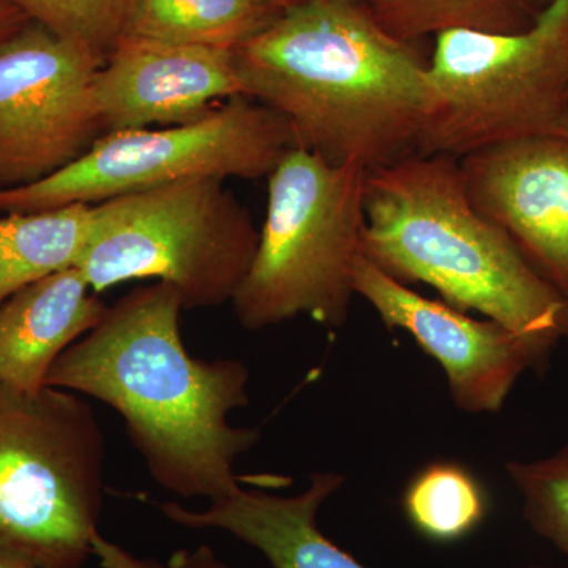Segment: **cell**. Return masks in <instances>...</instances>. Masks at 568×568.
I'll return each instance as SVG.
<instances>
[{
    "instance_id": "1",
    "label": "cell",
    "mask_w": 568,
    "mask_h": 568,
    "mask_svg": "<svg viewBox=\"0 0 568 568\" xmlns=\"http://www.w3.org/2000/svg\"><path fill=\"white\" fill-rule=\"evenodd\" d=\"M182 310L171 284L138 287L59 355L44 387L112 407L156 485L212 503L242 487L235 462L261 433L230 424V414L248 405L250 369L237 358L192 357Z\"/></svg>"
},
{
    "instance_id": "2",
    "label": "cell",
    "mask_w": 568,
    "mask_h": 568,
    "mask_svg": "<svg viewBox=\"0 0 568 568\" xmlns=\"http://www.w3.org/2000/svg\"><path fill=\"white\" fill-rule=\"evenodd\" d=\"M234 55L245 97L325 162L372 171L420 152L435 106L428 63L368 7L298 0Z\"/></svg>"
},
{
    "instance_id": "3",
    "label": "cell",
    "mask_w": 568,
    "mask_h": 568,
    "mask_svg": "<svg viewBox=\"0 0 568 568\" xmlns=\"http://www.w3.org/2000/svg\"><path fill=\"white\" fill-rule=\"evenodd\" d=\"M361 252L406 284L477 312L551 351L568 342V301L470 204L458 159L414 153L366 173Z\"/></svg>"
},
{
    "instance_id": "4",
    "label": "cell",
    "mask_w": 568,
    "mask_h": 568,
    "mask_svg": "<svg viewBox=\"0 0 568 568\" xmlns=\"http://www.w3.org/2000/svg\"><path fill=\"white\" fill-rule=\"evenodd\" d=\"M104 458L102 426L80 396L0 384V560L84 567L102 517Z\"/></svg>"
},
{
    "instance_id": "5",
    "label": "cell",
    "mask_w": 568,
    "mask_h": 568,
    "mask_svg": "<svg viewBox=\"0 0 568 568\" xmlns=\"http://www.w3.org/2000/svg\"><path fill=\"white\" fill-rule=\"evenodd\" d=\"M366 173L362 164H331L298 145L284 153L267 178L256 254L231 302L245 331L297 316L336 331L345 325L362 254Z\"/></svg>"
},
{
    "instance_id": "6",
    "label": "cell",
    "mask_w": 568,
    "mask_h": 568,
    "mask_svg": "<svg viewBox=\"0 0 568 568\" xmlns=\"http://www.w3.org/2000/svg\"><path fill=\"white\" fill-rule=\"evenodd\" d=\"M260 230L223 179L168 183L92 204L77 267L93 293L152 278L183 308L231 304L256 254Z\"/></svg>"
},
{
    "instance_id": "7",
    "label": "cell",
    "mask_w": 568,
    "mask_h": 568,
    "mask_svg": "<svg viewBox=\"0 0 568 568\" xmlns=\"http://www.w3.org/2000/svg\"><path fill=\"white\" fill-rule=\"evenodd\" d=\"M428 74L435 106L418 153L462 159L558 133L568 108V0H547L521 32L439 33Z\"/></svg>"
},
{
    "instance_id": "8",
    "label": "cell",
    "mask_w": 568,
    "mask_h": 568,
    "mask_svg": "<svg viewBox=\"0 0 568 568\" xmlns=\"http://www.w3.org/2000/svg\"><path fill=\"white\" fill-rule=\"evenodd\" d=\"M295 145L278 112L234 97L193 122L104 133L69 166L39 182L0 190V213L99 204L190 179L254 181L268 178Z\"/></svg>"
},
{
    "instance_id": "9",
    "label": "cell",
    "mask_w": 568,
    "mask_h": 568,
    "mask_svg": "<svg viewBox=\"0 0 568 568\" xmlns=\"http://www.w3.org/2000/svg\"><path fill=\"white\" fill-rule=\"evenodd\" d=\"M103 62L36 21L0 41V190L54 174L102 136L92 84Z\"/></svg>"
},
{
    "instance_id": "10",
    "label": "cell",
    "mask_w": 568,
    "mask_h": 568,
    "mask_svg": "<svg viewBox=\"0 0 568 568\" xmlns=\"http://www.w3.org/2000/svg\"><path fill=\"white\" fill-rule=\"evenodd\" d=\"M354 293L375 310L388 331L406 332L435 358L458 409L499 413L519 377L547 365L551 351L495 321L477 320L444 301L425 297L358 256Z\"/></svg>"
},
{
    "instance_id": "11",
    "label": "cell",
    "mask_w": 568,
    "mask_h": 568,
    "mask_svg": "<svg viewBox=\"0 0 568 568\" xmlns=\"http://www.w3.org/2000/svg\"><path fill=\"white\" fill-rule=\"evenodd\" d=\"M458 163L470 204L568 301V140L523 138Z\"/></svg>"
},
{
    "instance_id": "12",
    "label": "cell",
    "mask_w": 568,
    "mask_h": 568,
    "mask_svg": "<svg viewBox=\"0 0 568 568\" xmlns=\"http://www.w3.org/2000/svg\"><path fill=\"white\" fill-rule=\"evenodd\" d=\"M234 97V51L151 40H119L92 84L102 134L193 122Z\"/></svg>"
},
{
    "instance_id": "13",
    "label": "cell",
    "mask_w": 568,
    "mask_h": 568,
    "mask_svg": "<svg viewBox=\"0 0 568 568\" xmlns=\"http://www.w3.org/2000/svg\"><path fill=\"white\" fill-rule=\"evenodd\" d=\"M346 478L313 473L308 487L294 496H275L239 488L212 500L204 510L179 503H153L174 525L189 529H220L261 552L274 568H368L347 555L317 526V515ZM555 568V567H526Z\"/></svg>"
},
{
    "instance_id": "14",
    "label": "cell",
    "mask_w": 568,
    "mask_h": 568,
    "mask_svg": "<svg viewBox=\"0 0 568 568\" xmlns=\"http://www.w3.org/2000/svg\"><path fill=\"white\" fill-rule=\"evenodd\" d=\"M80 267L22 287L0 305V384L36 394L63 351L106 315Z\"/></svg>"
},
{
    "instance_id": "15",
    "label": "cell",
    "mask_w": 568,
    "mask_h": 568,
    "mask_svg": "<svg viewBox=\"0 0 568 568\" xmlns=\"http://www.w3.org/2000/svg\"><path fill=\"white\" fill-rule=\"evenodd\" d=\"M282 11L271 0H130L121 40L235 51Z\"/></svg>"
},
{
    "instance_id": "16",
    "label": "cell",
    "mask_w": 568,
    "mask_h": 568,
    "mask_svg": "<svg viewBox=\"0 0 568 568\" xmlns=\"http://www.w3.org/2000/svg\"><path fill=\"white\" fill-rule=\"evenodd\" d=\"M92 204L0 216V305L22 287L74 267L80 261Z\"/></svg>"
},
{
    "instance_id": "17",
    "label": "cell",
    "mask_w": 568,
    "mask_h": 568,
    "mask_svg": "<svg viewBox=\"0 0 568 568\" xmlns=\"http://www.w3.org/2000/svg\"><path fill=\"white\" fill-rule=\"evenodd\" d=\"M547 0H369L377 24L399 41L448 31L517 33L536 22Z\"/></svg>"
},
{
    "instance_id": "18",
    "label": "cell",
    "mask_w": 568,
    "mask_h": 568,
    "mask_svg": "<svg viewBox=\"0 0 568 568\" xmlns=\"http://www.w3.org/2000/svg\"><path fill=\"white\" fill-rule=\"evenodd\" d=\"M403 510L418 534L437 544H452L484 523L488 496L478 478L459 463H429L406 485Z\"/></svg>"
},
{
    "instance_id": "19",
    "label": "cell",
    "mask_w": 568,
    "mask_h": 568,
    "mask_svg": "<svg viewBox=\"0 0 568 568\" xmlns=\"http://www.w3.org/2000/svg\"><path fill=\"white\" fill-rule=\"evenodd\" d=\"M506 470L530 529L568 560V440L548 457L508 462Z\"/></svg>"
},
{
    "instance_id": "20",
    "label": "cell",
    "mask_w": 568,
    "mask_h": 568,
    "mask_svg": "<svg viewBox=\"0 0 568 568\" xmlns=\"http://www.w3.org/2000/svg\"><path fill=\"white\" fill-rule=\"evenodd\" d=\"M29 20L106 61L121 40L130 0H14Z\"/></svg>"
},
{
    "instance_id": "21",
    "label": "cell",
    "mask_w": 568,
    "mask_h": 568,
    "mask_svg": "<svg viewBox=\"0 0 568 568\" xmlns=\"http://www.w3.org/2000/svg\"><path fill=\"white\" fill-rule=\"evenodd\" d=\"M92 551L102 568H230L209 545L179 549L170 559L160 562L153 558L133 555L129 549L103 537L100 530L93 534Z\"/></svg>"
},
{
    "instance_id": "22",
    "label": "cell",
    "mask_w": 568,
    "mask_h": 568,
    "mask_svg": "<svg viewBox=\"0 0 568 568\" xmlns=\"http://www.w3.org/2000/svg\"><path fill=\"white\" fill-rule=\"evenodd\" d=\"M29 21L31 20L28 14L17 6L14 0H0V41L9 39Z\"/></svg>"
},
{
    "instance_id": "23",
    "label": "cell",
    "mask_w": 568,
    "mask_h": 568,
    "mask_svg": "<svg viewBox=\"0 0 568 568\" xmlns=\"http://www.w3.org/2000/svg\"><path fill=\"white\" fill-rule=\"evenodd\" d=\"M558 134L568 140V108L566 114H564L562 121L559 123Z\"/></svg>"
},
{
    "instance_id": "24",
    "label": "cell",
    "mask_w": 568,
    "mask_h": 568,
    "mask_svg": "<svg viewBox=\"0 0 568 568\" xmlns=\"http://www.w3.org/2000/svg\"><path fill=\"white\" fill-rule=\"evenodd\" d=\"M271 2L276 3V6L282 7V9H286V7L293 6V3L298 2V0H271Z\"/></svg>"
},
{
    "instance_id": "25",
    "label": "cell",
    "mask_w": 568,
    "mask_h": 568,
    "mask_svg": "<svg viewBox=\"0 0 568 568\" xmlns=\"http://www.w3.org/2000/svg\"><path fill=\"white\" fill-rule=\"evenodd\" d=\"M0 568H26V567L14 566V564L6 562V560H0Z\"/></svg>"
},
{
    "instance_id": "26",
    "label": "cell",
    "mask_w": 568,
    "mask_h": 568,
    "mask_svg": "<svg viewBox=\"0 0 568 568\" xmlns=\"http://www.w3.org/2000/svg\"><path fill=\"white\" fill-rule=\"evenodd\" d=\"M347 2L358 3V6L368 7L369 0H347Z\"/></svg>"
}]
</instances>
